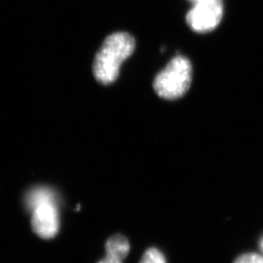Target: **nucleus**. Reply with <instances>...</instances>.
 <instances>
[{
    "label": "nucleus",
    "mask_w": 263,
    "mask_h": 263,
    "mask_svg": "<svg viewBox=\"0 0 263 263\" xmlns=\"http://www.w3.org/2000/svg\"><path fill=\"white\" fill-rule=\"evenodd\" d=\"M135 46L134 37L127 32L109 35L95 58L93 72L96 80L105 85L115 82L122 63L134 52Z\"/></svg>",
    "instance_id": "obj_1"
},
{
    "label": "nucleus",
    "mask_w": 263,
    "mask_h": 263,
    "mask_svg": "<svg viewBox=\"0 0 263 263\" xmlns=\"http://www.w3.org/2000/svg\"><path fill=\"white\" fill-rule=\"evenodd\" d=\"M105 248L107 256H111L122 261L129 254V241L124 236L116 234L108 238Z\"/></svg>",
    "instance_id": "obj_5"
},
{
    "label": "nucleus",
    "mask_w": 263,
    "mask_h": 263,
    "mask_svg": "<svg viewBox=\"0 0 263 263\" xmlns=\"http://www.w3.org/2000/svg\"><path fill=\"white\" fill-rule=\"evenodd\" d=\"M259 248L261 250V255H263V237L260 239V242H259Z\"/></svg>",
    "instance_id": "obj_11"
},
{
    "label": "nucleus",
    "mask_w": 263,
    "mask_h": 263,
    "mask_svg": "<svg viewBox=\"0 0 263 263\" xmlns=\"http://www.w3.org/2000/svg\"><path fill=\"white\" fill-rule=\"evenodd\" d=\"M98 263H122V261L111 256H106L104 259H102V261H100Z\"/></svg>",
    "instance_id": "obj_9"
},
{
    "label": "nucleus",
    "mask_w": 263,
    "mask_h": 263,
    "mask_svg": "<svg viewBox=\"0 0 263 263\" xmlns=\"http://www.w3.org/2000/svg\"><path fill=\"white\" fill-rule=\"evenodd\" d=\"M54 202V194L46 189H36L32 190L26 198V204L29 211H33L40 204Z\"/></svg>",
    "instance_id": "obj_6"
},
{
    "label": "nucleus",
    "mask_w": 263,
    "mask_h": 263,
    "mask_svg": "<svg viewBox=\"0 0 263 263\" xmlns=\"http://www.w3.org/2000/svg\"><path fill=\"white\" fill-rule=\"evenodd\" d=\"M191 62L182 55H177L157 75L154 82L156 94L166 100H176L186 94L192 83Z\"/></svg>",
    "instance_id": "obj_2"
},
{
    "label": "nucleus",
    "mask_w": 263,
    "mask_h": 263,
    "mask_svg": "<svg viewBox=\"0 0 263 263\" xmlns=\"http://www.w3.org/2000/svg\"><path fill=\"white\" fill-rule=\"evenodd\" d=\"M189 1H191L194 5H196V4H200V3L213 2V1H218V0H189Z\"/></svg>",
    "instance_id": "obj_10"
},
{
    "label": "nucleus",
    "mask_w": 263,
    "mask_h": 263,
    "mask_svg": "<svg viewBox=\"0 0 263 263\" xmlns=\"http://www.w3.org/2000/svg\"><path fill=\"white\" fill-rule=\"evenodd\" d=\"M223 15L222 0L194 5L186 14L189 28L197 32H208L219 25Z\"/></svg>",
    "instance_id": "obj_3"
},
{
    "label": "nucleus",
    "mask_w": 263,
    "mask_h": 263,
    "mask_svg": "<svg viewBox=\"0 0 263 263\" xmlns=\"http://www.w3.org/2000/svg\"><path fill=\"white\" fill-rule=\"evenodd\" d=\"M32 231L40 238L50 239L59 231L58 210L54 202L40 204L32 211L31 220Z\"/></svg>",
    "instance_id": "obj_4"
},
{
    "label": "nucleus",
    "mask_w": 263,
    "mask_h": 263,
    "mask_svg": "<svg viewBox=\"0 0 263 263\" xmlns=\"http://www.w3.org/2000/svg\"><path fill=\"white\" fill-rule=\"evenodd\" d=\"M234 263H263V255L257 253H247L241 255Z\"/></svg>",
    "instance_id": "obj_8"
},
{
    "label": "nucleus",
    "mask_w": 263,
    "mask_h": 263,
    "mask_svg": "<svg viewBox=\"0 0 263 263\" xmlns=\"http://www.w3.org/2000/svg\"><path fill=\"white\" fill-rule=\"evenodd\" d=\"M140 263H166V260L161 251L150 248L145 252Z\"/></svg>",
    "instance_id": "obj_7"
}]
</instances>
